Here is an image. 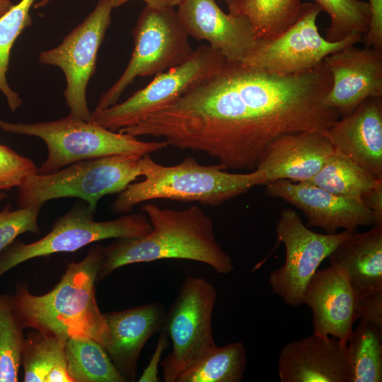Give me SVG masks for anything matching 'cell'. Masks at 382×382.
<instances>
[{"label":"cell","mask_w":382,"mask_h":382,"mask_svg":"<svg viewBox=\"0 0 382 382\" xmlns=\"http://www.w3.org/2000/svg\"><path fill=\"white\" fill-rule=\"evenodd\" d=\"M178 7L187 35L208 42L228 62H241L260 43L245 17L224 13L214 0H183Z\"/></svg>","instance_id":"16"},{"label":"cell","mask_w":382,"mask_h":382,"mask_svg":"<svg viewBox=\"0 0 382 382\" xmlns=\"http://www.w3.org/2000/svg\"><path fill=\"white\" fill-rule=\"evenodd\" d=\"M140 166L144 180L129 184L118 194L112 205L115 212L125 214L139 203L156 199L217 207L255 186L267 183L262 170L231 173L219 164L200 165L190 156L178 165L166 166L146 154L141 157Z\"/></svg>","instance_id":"4"},{"label":"cell","mask_w":382,"mask_h":382,"mask_svg":"<svg viewBox=\"0 0 382 382\" xmlns=\"http://www.w3.org/2000/svg\"><path fill=\"white\" fill-rule=\"evenodd\" d=\"M67 373L73 382H126L105 347L88 337H71L65 342Z\"/></svg>","instance_id":"25"},{"label":"cell","mask_w":382,"mask_h":382,"mask_svg":"<svg viewBox=\"0 0 382 382\" xmlns=\"http://www.w3.org/2000/svg\"><path fill=\"white\" fill-rule=\"evenodd\" d=\"M371 19L367 33L361 41L366 47L382 50V0H369Z\"/></svg>","instance_id":"35"},{"label":"cell","mask_w":382,"mask_h":382,"mask_svg":"<svg viewBox=\"0 0 382 382\" xmlns=\"http://www.w3.org/2000/svg\"><path fill=\"white\" fill-rule=\"evenodd\" d=\"M38 167L30 158L19 155L8 146L0 144V192L18 187Z\"/></svg>","instance_id":"33"},{"label":"cell","mask_w":382,"mask_h":382,"mask_svg":"<svg viewBox=\"0 0 382 382\" xmlns=\"http://www.w3.org/2000/svg\"><path fill=\"white\" fill-rule=\"evenodd\" d=\"M228 13L245 17L260 42L271 41L288 30L298 19L301 0H233Z\"/></svg>","instance_id":"24"},{"label":"cell","mask_w":382,"mask_h":382,"mask_svg":"<svg viewBox=\"0 0 382 382\" xmlns=\"http://www.w3.org/2000/svg\"><path fill=\"white\" fill-rule=\"evenodd\" d=\"M330 17L325 40L341 41L352 36L365 35L369 28L371 14L368 1L363 0H313Z\"/></svg>","instance_id":"29"},{"label":"cell","mask_w":382,"mask_h":382,"mask_svg":"<svg viewBox=\"0 0 382 382\" xmlns=\"http://www.w3.org/2000/svg\"><path fill=\"white\" fill-rule=\"evenodd\" d=\"M378 180L337 150L311 178L300 182L344 197L361 198Z\"/></svg>","instance_id":"26"},{"label":"cell","mask_w":382,"mask_h":382,"mask_svg":"<svg viewBox=\"0 0 382 382\" xmlns=\"http://www.w3.org/2000/svg\"><path fill=\"white\" fill-rule=\"evenodd\" d=\"M356 311L357 319L382 326V287L357 296Z\"/></svg>","instance_id":"34"},{"label":"cell","mask_w":382,"mask_h":382,"mask_svg":"<svg viewBox=\"0 0 382 382\" xmlns=\"http://www.w3.org/2000/svg\"><path fill=\"white\" fill-rule=\"evenodd\" d=\"M350 382L382 381V326L360 320L346 345Z\"/></svg>","instance_id":"27"},{"label":"cell","mask_w":382,"mask_h":382,"mask_svg":"<svg viewBox=\"0 0 382 382\" xmlns=\"http://www.w3.org/2000/svg\"><path fill=\"white\" fill-rule=\"evenodd\" d=\"M365 206L372 212L373 226L382 225V180L361 197Z\"/></svg>","instance_id":"37"},{"label":"cell","mask_w":382,"mask_h":382,"mask_svg":"<svg viewBox=\"0 0 382 382\" xmlns=\"http://www.w3.org/2000/svg\"><path fill=\"white\" fill-rule=\"evenodd\" d=\"M21 365L25 382H73L66 369L65 342L35 330L25 339Z\"/></svg>","instance_id":"23"},{"label":"cell","mask_w":382,"mask_h":382,"mask_svg":"<svg viewBox=\"0 0 382 382\" xmlns=\"http://www.w3.org/2000/svg\"><path fill=\"white\" fill-rule=\"evenodd\" d=\"M226 62L209 45L199 46L183 63L155 76L144 88L121 103L94 110L91 121L112 132L137 124L150 114L181 98Z\"/></svg>","instance_id":"10"},{"label":"cell","mask_w":382,"mask_h":382,"mask_svg":"<svg viewBox=\"0 0 382 382\" xmlns=\"http://www.w3.org/2000/svg\"><path fill=\"white\" fill-rule=\"evenodd\" d=\"M4 132L40 138L47 156L37 173L46 175L82 160L116 154L143 156L168 146L166 141H143L132 135L112 132L92 121L68 115L56 121L11 123L0 120Z\"/></svg>","instance_id":"5"},{"label":"cell","mask_w":382,"mask_h":382,"mask_svg":"<svg viewBox=\"0 0 382 382\" xmlns=\"http://www.w3.org/2000/svg\"><path fill=\"white\" fill-rule=\"evenodd\" d=\"M52 0H40L37 3H35L33 6L35 8H39L45 6L48 3H50Z\"/></svg>","instance_id":"40"},{"label":"cell","mask_w":382,"mask_h":382,"mask_svg":"<svg viewBox=\"0 0 382 382\" xmlns=\"http://www.w3.org/2000/svg\"><path fill=\"white\" fill-rule=\"evenodd\" d=\"M7 197L6 194L3 192H0V202L4 199Z\"/></svg>","instance_id":"42"},{"label":"cell","mask_w":382,"mask_h":382,"mask_svg":"<svg viewBox=\"0 0 382 382\" xmlns=\"http://www.w3.org/2000/svg\"><path fill=\"white\" fill-rule=\"evenodd\" d=\"M265 195L279 198L300 209L307 218V227H319L326 233L339 228L356 232L361 226H373L372 212L361 198L333 195L311 185L280 179L265 185Z\"/></svg>","instance_id":"14"},{"label":"cell","mask_w":382,"mask_h":382,"mask_svg":"<svg viewBox=\"0 0 382 382\" xmlns=\"http://www.w3.org/2000/svg\"><path fill=\"white\" fill-rule=\"evenodd\" d=\"M13 6L11 0H0V17Z\"/></svg>","instance_id":"39"},{"label":"cell","mask_w":382,"mask_h":382,"mask_svg":"<svg viewBox=\"0 0 382 382\" xmlns=\"http://www.w3.org/2000/svg\"><path fill=\"white\" fill-rule=\"evenodd\" d=\"M104 257V247L91 248L81 261L67 264L58 284L41 296L18 283L11 307L23 328H31L66 341L88 337L103 347L108 328L96 299V283Z\"/></svg>","instance_id":"2"},{"label":"cell","mask_w":382,"mask_h":382,"mask_svg":"<svg viewBox=\"0 0 382 382\" xmlns=\"http://www.w3.org/2000/svg\"><path fill=\"white\" fill-rule=\"evenodd\" d=\"M141 209L151 231L139 238L117 239L104 248L98 281L127 265L165 259L200 262L221 274L233 271L230 256L216 240L212 219L202 209H161L146 202Z\"/></svg>","instance_id":"3"},{"label":"cell","mask_w":382,"mask_h":382,"mask_svg":"<svg viewBox=\"0 0 382 382\" xmlns=\"http://www.w3.org/2000/svg\"><path fill=\"white\" fill-rule=\"evenodd\" d=\"M141 157L105 156L75 162L50 174H33L18 187L17 205L22 208L52 199L78 197L96 212L103 196L121 192L141 175Z\"/></svg>","instance_id":"6"},{"label":"cell","mask_w":382,"mask_h":382,"mask_svg":"<svg viewBox=\"0 0 382 382\" xmlns=\"http://www.w3.org/2000/svg\"><path fill=\"white\" fill-rule=\"evenodd\" d=\"M95 212L78 204L59 217L51 231L30 243H12L0 253V277L28 260L57 253L76 251L90 243L109 238H132L151 231L150 221L141 214H123L118 219L96 221Z\"/></svg>","instance_id":"9"},{"label":"cell","mask_w":382,"mask_h":382,"mask_svg":"<svg viewBox=\"0 0 382 382\" xmlns=\"http://www.w3.org/2000/svg\"><path fill=\"white\" fill-rule=\"evenodd\" d=\"M183 0H165L167 6H178Z\"/></svg>","instance_id":"41"},{"label":"cell","mask_w":382,"mask_h":382,"mask_svg":"<svg viewBox=\"0 0 382 382\" xmlns=\"http://www.w3.org/2000/svg\"><path fill=\"white\" fill-rule=\"evenodd\" d=\"M35 0H21L0 17V91L6 98L8 108L14 112L23 103L18 93L8 86L6 73L8 69L11 50L21 32L32 25L30 9Z\"/></svg>","instance_id":"30"},{"label":"cell","mask_w":382,"mask_h":382,"mask_svg":"<svg viewBox=\"0 0 382 382\" xmlns=\"http://www.w3.org/2000/svg\"><path fill=\"white\" fill-rule=\"evenodd\" d=\"M217 297L214 286L201 277H187L165 315L163 330L172 349L160 363L165 382L178 376L214 346L212 315Z\"/></svg>","instance_id":"8"},{"label":"cell","mask_w":382,"mask_h":382,"mask_svg":"<svg viewBox=\"0 0 382 382\" xmlns=\"http://www.w3.org/2000/svg\"><path fill=\"white\" fill-rule=\"evenodd\" d=\"M224 1L228 6V4H230L233 1V0H224Z\"/></svg>","instance_id":"43"},{"label":"cell","mask_w":382,"mask_h":382,"mask_svg":"<svg viewBox=\"0 0 382 382\" xmlns=\"http://www.w3.org/2000/svg\"><path fill=\"white\" fill-rule=\"evenodd\" d=\"M44 204H36L11 210L8 204L0 211V253L10 245L19 235L39 233L37 219Z\"/></svg>","instance_id":"32"},{"label":"cell","mask_w":382,"mask_h":382,"mask_svg":"<svg viewBox=\"0 0 382 382\" xmlns=\"http://www.w3.org/2000/svg\"><path fill=\"white\" fill-rule=\"evenodd\" d=\"M169 338L166 332H160L156 348L151 355L149 364L144 369L138 381L139 382H158V365L161 363L163 352L169 345Z\"/></svg>","instance_id":"36"},{"label":"cell","mask_w":382,"mask_h":382,"mask_svg":"<svg viewBox=\"0 0 382 382\" xmlns=\"http://www.w3.org/2000/svg\"><path fill=\"white\" fill-rule=\"evenodd\" d=\"M165 315L164 306L157 301L103 313L108 328L104 347L126 381H136L141 352L148 340L163 330Z\"/></svg>","instance_id":"19"},{"label":"cell","mask_w":382,"mask_h":382,"mask_svg":"<svg viewBox=\"0 0 382 382\" xmlns=\"http://www.w3.org/2000/svg\"><path fill=\"white\" fill-rule=\"evenodd\" d=\"M277 238L284 243V265L272 271L269 284L274 294L289 306L302 304L304 289L320 264L354 232L345 230L333 234L311 231L291 209L282 211L276 227Z\"/></svg>","instance_id":"13"},{"label":"cell","mask_w":382,"mask_h":382,"mask_svg":"<svg viewBox=\"0 0 382 382\" xmlns=\"http://www.w3.org/2000/svg\"><path fill=\"white\" fill-rule=\"evenodd\" d=\"M112 0H98L93 11L57 47L42 52L39 61L59 67L65 76L64 91L69 115L89 122L86 88L96 71L97 55L111 24Z\"/></svg>","instance_id":"11"},{"label":"cell","mask_w":382,"mask_h":382,"mask_svg":"<svg viewBox=\"0 0 382 382\" xmlns=\"http://www.w3.org/2000/svg\"><path fill=\"white\" fill-rule=\"evenodd\" d=\"M332 77L323 62L278 75L226 62L181 98L144 118L145 135L202 151L224 169L256 170L267 146L301 132H325L340 118L323 103Z\"/></svg>","instance_id":"1"},{"label":"cell","mask_w":382,"mask_h":382,"mask_svg":"<svg viewBox=\"0 0 382 382\" xmlns=\"http://www.w3.org/2000/svg\"><path fill=\"white\" fill-rule=\"evenodd\" d=\"M328 258L330 265L345 270L357 296L382 287V225L354 232Z\"/></svg>","instance_id":"22"},{"label":"cell","mask_w":382,"mask_h":382,"mask_svg":"<svg viewBox=\"0 0 382 382\" xmlns=\"http://www.w3.org/2000/svg\"><path fill=\"white\" fill-rule=\"evenodd\" d=\"M346 345L339 339L313 335L285 345L278 357L282 382H350Z\"/></svg>","instance_id":"18"},{"label":"cell","mask_w":382,"mask_h":382,"mask_svg":"<svg viewBox=\"0 0 382 382\" xmlns=\"http://www.w3.org/2000/svg\"><path fill=\"white\" fill-rule=\"evenodd\" d=\"M357 299L344 270L334 265L317 270L302 296V304L312 311L313 333L331 335L347 345L357 320Z\"/></svg>","instance_id":"17"},{"label":"cell","mask_w":382,"mask_h":382,"mask_svg":"<svg viewBox=\"0 0 382 382\" xmlns=\"http://www.w3.org/2000/svg\"><path fill=\"white\" fill-rule=\"evenodd\" d=\"M25 337L13 312L11 296L0 295V382H17Z\"/></svg>","instance_id":"31"},{"label":"cell","mask_w":382,"mask_h":382,"mask_svg":"<svg viewBox=\"0 0 382 382\" xmlns=\"http://www.w3.org/2000/svg\"><path fill=\"white\" fill-rule=\"evenodd\" d=\"M174 7L146 5L133 28L134 48L118 80L100 98L95 110L117 103L137 77L156 76L176 66L192 54L188 37Z\"/></svg>","instance_id":"7"},{"label":"cell","mask_w":382,"mask_h":382,"mask_svg":"<svg viewBox=\"0 0 382 382\" xmlns=\"http://www.w3.org/2000/svg\"><path fill=\"white\" fill-rule=\"evenodd\" d=\"M335 149L382 180V97H370L324 134Z\"/></svg>","instance_id":"20"},{"label":"cell","mask_w":382,"mask_h":382,"mask_svg":"<svg viewBox=\"0 0 382 382\" xmlns=\"http://www.w3.org/2000/svg\"><path fill=\"white\" fill-rule=\"evenodd\" d=\"M323 64L332 77L323 103L340 117L368 98L382 97V50L352 45L328 55Z\"/></svg>","instance_id":"15"},{"label":"cell","mask_w":382,"mask_h":382,"mask_svg":"<svg viewBox=\"0 0 382 382\" xmlns=\"http://www.w3.org/2000/svg\"><path fill=\"white\" fill-rule=\"evenodd\" d=\"M335 150L323 133L284 134L267 146L256 170L265 173L267 183L280 179L303 182L318 173Z\"/></svg>","instance_id":"21"},{"label":"cell","mask_w":382,"mask_h":382,"mask_svg":"<svg viewBox=\"0 0 382 382\" xmlns=\"http://www.w3.org/2000/svg\"><path fill=\"white\" fill-rule=\"evenodd\" d=\"M132 0H112L113 8H117ZM146 2V5L156 8L167 6L165 0H141Z\"/></svg>","instance_id":"38"},{"label":"cell","mask_w":382,"mask_h":382,"mask_svg":"<svg viewBox=\"0 0 382 382\" xmlns=\"http://www.w3.org/2000/svg\"><path fill=\"white\" fill-rule=\"evenodd\" d=\"M246 364V350L242 342L216 345L183 371L175 382H240Z\"/></svg>","instance_id":"28"},{"label":"cell","mask_w":382,"mask_h":382,"mask_svg":"<svg viewBox=\"0 0 382 382\" xmlns=\"http://www.w3.org/2000/svg\"><path fill=\"white\" fill-rule=\"evenodd\" d=\"M321 11L314 3H302L298 19L288 30L271 41L260 42L240 63L267 73L296 74L315 68L328 55L361 41L359 36L335 42L325 40L316 23Z\"/></svg>","instance_id":"12"}]
</instances>
